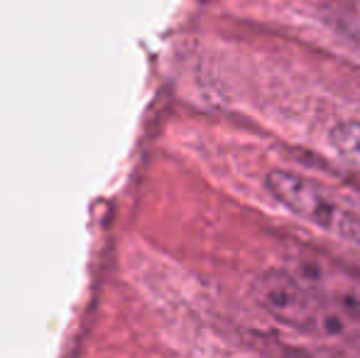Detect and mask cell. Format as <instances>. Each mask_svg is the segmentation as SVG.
Returning <instances> with one entry per match:
<instances>
[{
	"mask_svg": "<svg viewBox=\"0 0 360 358\" xmlns=\"http://www.w3.org/2000/svg\"><path fill=\"white\" fill-rule=\"evenodd\" d=\"M257 305L280 324L360 351V277L309 263L265 270L252 285Z\"/></svg>",
	"mask_w": 360,
	"mask_h": 358,
	"instance_id": "obj_1",
	"label": "cell"
},
{
	"mask_svg": "<svg viewBox=\"0 0 360 358\" xmlns=\"http://www.w3.org/2000/svg\"><path fill=\"white\" fill-rule=\"evenodd\" d=\"M265 186L272 199L289 214L360 250V209L343 201L331 189L289 170L267 172Z\"/></svg>",
	"mask_w": 360,
	"mask_h": 358,
	"instance_id": "obj_2",
	"label": "cell"
},
{
	"mask_svg": "<svg viewBox=\"0 0 360 358\" xmlns=\"http://www.w3.org/2000/svg\"><path fill=\"white\" fill-rule=\"evenodd\" d=\"M328 140L338 150V155H343L348 162H353L360 170V120H343V123L333 125Z\"/></svg>",
	"mask_w": 360,
	"mask_h": 358,
	"instance_id": "obj_3",
	"label": "cell"
}]
</instances>
